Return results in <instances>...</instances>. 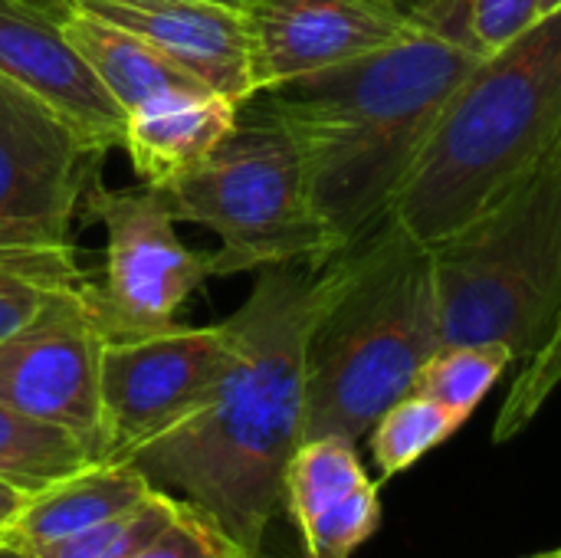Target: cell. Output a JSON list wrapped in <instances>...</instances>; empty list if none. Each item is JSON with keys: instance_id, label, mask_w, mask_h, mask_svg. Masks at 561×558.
Masks as SVG:
<instances>
[{"instance_id": "cell-18", "label": "cell", "mask_w": 561, "mask_h": 558, "mask_svg": "<svg viewBox=\"0 0 561 558\" xmlns=\"http://www.w3.org/2000/svg\"><path fill=\"white\" fill-rule=\"evenodd\" d=\"M89 464H99V457L72 431L0 401V480L33 497Z\"/></svg>"}, {"instance_id": "cell-7", "label": "cell", "mask_w": 561, "mask_h": 558, "mask_svg": "<svg viewBox=\"0 0 561 558\" xmlns=\"http://www.w3.org/2000/svg\"><path fill=\"white\" fill-rule=\"evenodd\" d=\"M82 214L105 230V280L82 283L105 342L178 326L181 306L214 280V253L191 250L178 237V217L158 187L108 191L95 181Z\"/></svg>"}, {"instance_id": "cell-22", "label": "cell", "mask_w": 561, "mask_h": 558, "mask_svg": "<svg viewBox=\"0 0 561 558\" xmlns=\"http://www.w3.org/2000/svg\"><path fill=\"white\" fill-rule=\"evenodd\" d=\"M561 385V312L549 332V339L539 345V352L523 362V372L516 375L506 405L500 411L496 421V441H510L513 434H519L536 414L539 408L552 398V391Z\"/></svg>"}, {"instance_id": "cell-28", "label": "cell", "mask_w": 561, "mask_h": 558, "mask_svg": "<svg viewBox=\"0 0 561 558\" xmlns=\"http://www.w3.org/2000/svg\"><path fill=\"white\" fill-rule=\"evenodd\" d=\"M26 500H30V493H26V490H16L13 483L0 480V539L10 533V526H13V523H16V516L23 513Z\"/></svg>"}, {"instance_id": "cell-6", "label": "cell", "mask_w": 561, "mask_h": 558, "mask_svg": "<svg viewBox=\"0 0 561 558\" xmlns=\"http://www.w3.org/2000/svg\"><path fill=\"white\" fill-rule=\"evenodd\" d=\"M174 217L217 234L214 276L266 266H322L342 253L319 217L302 155L283 118L256 92L224 141L168 187Z\"/></svg>"}, {"instance_id": "cell-1", "label": "cell", "mask_w": 561, "mask_h": 558, "mask_svg": "<svg viewBox=\"0 0 561 558\" xmlns=\"http://www.w3.org/2000/svg\"><path fill=\"white\" fill-rule=\"evenodd\" d=\"M329 283V263L260 270L243 306L224 319L233 358L210 401L128 457L151 487L207 513L250 558L266 556L270 526L286 513V467L306 421V345Z\"/></svg>"}, {"instance_id": "cell-3", "label": "cell", "mask_w": 561, "mask_h": 558, "mask_svg": "<svg viewBox=\"0 0 561 558\" xmlns=\"http://www.w3.org/2000/svg\"><path fill=\"white\" fill-rule=\"evenodd\" d=\"M561 141V7L483 53L414 158L391 220L434 247Z\"/></svg>"}, {"instance_id": "cell-5", "label": "cell", "mask_w": 561, "mask_h": 558, "mask_svg": "<svg viewBox=\"0 0 561 558\" xmlns=\"http://www.w3.org/2000/svg\"><path fill=\"white\" fill-rule=\"evenodd\" d=\"M444 345L529 362L561 312V141L503 197L431 247Z\"/></svg>"}, {"instance_id": "cell-2", "label": "cell", "mask_w": 561, "mask_h": 558, "mask_svg": "<svg viewBox=\"0 0 561 558\" xmlns=\"http://www.w3.org/2000/svg\"><path fill=\"white\" fill-rule=\"evenodd\" d=\"M480 56L473 0H444L394 46L260 92L296 138L312 204L342 250L391 220L414 158Z\"/></svg>"}, {"instance_id": "cell-23", "label": "cell", "mask_w": 561, "mask_h": 558, "mask_svg": "<svg viewBox=\"0 0 561 558\" xmlns=\"http://www.w3.org/2000/svg\"><path fill=\"white\" fill-rule=\"evenodd\" d=\"M0 273H16L46 286H76L85 280L72 243H56L7 227H0Z\"/></svg>"}, {"instance_id": "cell-20", "label": "cell", "mask_w": 561, "mask_h": 558, "mask_svg": "<svg viewBox=\"0 0 561 558\" xmlns=\"http://www.w3.org/2000/svg\"><path fill=\"white\" fill-rule=\"evenodd\" d=\"M510 365H516V358L506 345H444L424 362L411 391L470 421Z\"/></svg>"}, {"instance_id": "cell-32", "label": "cell", "mask_w": 561, "mask_h": 558, "mask_svg": "<svg viewBox=\"0 0 561 558\" xmlns=\"http://www.w3.org/2000/svg\"><path fill=\"white\" fill-rule=\"evenodd\" d=\"M561 7V0H539V10H542V16L546 13H552V10H559Z\"/></svg>"}, {"instance_id": "cell-30", "label": "cell", "mask_w": 561, "mask_h": 558, "mask_svg": "<svg viewBox=\"0 0 561 558\" xmlns=\"http://www.w3.org/2000/svg\"><path fill=\"white\" fill-rule=\"evenodd\" d=\"M0 558H30V553L13 543H0Z\"/></svg>"}, {"instance_id": "cell-31", "label": "cell", "mask_w": 561, "mask_h": 558, "mask_svg": "<svg viewBox=\"0 0 561 558\" xmlns=\"http://www.w3.org/2000/svg\"><path fill=\"white\" fill-rule=\"evenodd\" d=\"M66 7H72V0H62ZM128 3H161V0H128ZM210 3H227V7H247V0H210Z\"/></svg>"}, {"instance_id": "cell-24", "label": "cell", "mask_w": 561, "mask_h": 558, "mask_svg": "<svg viewBox=\"0 0 561 558\" xmlns=\"http://www.w3.org/2000/svg\"><path fill=\"white\" fill-rule=\"evenodd\" d=\"M128 558H250L207 513L184 503L178 516Z\"/></svg>"}, {"instance_id": "cell-33", "label": "cell", "mask_w": 561, "mask_h": 558, "mask_svg": "<svg viewBox=\"0 0 561 558\" xmlns=\"http://www.w3.org/2000/svg\"><path fill=\"white\" fill-rule=\"evenodd\" d=\"M536 558H561V553L556 549V553H546V556H536Z\"/></svg>"}, {"instance_id": "cell-9", "label": "cell", "mask_w": 561, "mask_h": 558, "mask_svg": "<svg viewBox=\"0 0 561 558\" xmlns=\"http://www.w3.org/2000/svg\"><path fill=\"white\" fill-rule=\"evenodd\" d=\"M82 283L53 289L43 309L0 342V401L72 431L105 460L99 391L105 335Z\"/></svg>"}, {"instance_id": "cell-34", "label": "cell", "mask_w": 561, "mask_h": 558, "mask_svg": "<svg viewBox=\"0 0 561 558\" xmlns=\"http://www.w3.org/2000/svg\"><path fill=\"white\" fill-rule=\"evenodd\" d=\"M559 553H561V549H559Z\"/></svg>"}, {"instance_id": "cell-4", "label": "cell", "mask_w": 561, "mask_h": 558, "mask_svg": "<svg viewBox=\"0 0 561 558\" xmlns=\"http://www.w3.org/2000/svg\"><path fill=\"white\" fill-rule=\"evenodd\" d=\"M329 293L306 345L302 441H365L444 349L431 247L388 220L329 260Z\"/></svg>"}, {"instance_id": "cell-16", "label": "cell", "mask_w": 561, "mask_h": 558, "mask_svg": "<svg viewBox=\"0 0 561 558\" xmlns=\"http://www.w3.org/2000/svg\"><path fill=\"white\" fill-rule=\"evenodd\" d=\"M154 487L148 477L128 460H99L85 470L33 493L0 543H13L20 549L46 546L85 533L135 503H141Z\"/></svg>"}, {"instance_id": "cell-26", "label": "cell", "mask_w": 561, "mask_h": 558, "mask_svg": "<svg viewBox=\"0 0 561 558\" xmlns=\"http://www.w3.org/2000/svg\"><path fill=\"white\" fill-rule=\"evenodd\" d=\"M59 286H46L16 273H0V342L20 332L46 303V296Z\"/></svg>"}, {"instance_id": "cell-8", "label": "cell", "mask_w": 561, "mask_h": 558, "mask_svg": "<svg viewBox=\"0 0 561 558\" xmlns=\"http://www.w3.org/2000/svg\"><path fill=\"white\" fill-rule=\"evenodd\" d=\"M233 358V335L220 326H171L102 349L105 460H128L138 447L197 414Z\"/></svg>"}, {"instance_id": "cell-15", "label": "cell", "mask_w": 561, "mask_h": 558, "mask_svg": "<svg viewBox=\"0 0 561 558\" xmlns=\"http://www.w3.org/2000/svg\"><path fill=\"white\" fill-rule=\"evenodd\" d=\"M240 105L210 89L161 92L125 112L122 148L145 187H168L233 128Z\"/></svg>"}, {"instance_id": "cell-14", "label": "cell", "mask_w": 561, "mask_h": 558, "mask_svg": "<svg viewBox=\"0 0 561 558\" xmlns=\"http://www.w3.org/2000/svg\"><path fill=\"white\" fill-rule=\"evenodd\" d=\"M0 76L23 86L95 151L122 148L125 112L66 43L56 23L0 7Z\"/></svg>"}, {"instance_id": "cell-29", "label": "cell", "mask_w": 561, "mask_h": 558, "mask_svg": "<svg viewBox=\"0 0 561 558\" xmlns=\"http://www.w3.org/2000/svg\"><path fill=\"white\" fill-rule=\"evenodd\" d=\"M385 3L398 7L401 13H408V16H414V20H424V16H431L444 0H385Z\"/></svg>"}, {"instance_id": "cell-25", "label": "cell", "mask_w": 561, "mask_h": 558, "mask_svg": "<svg viewBox=\"0 0 561 558\" xmlns=\"http://www.w3.org/2000/svg\"><path fill=\"white\" fill-rule=\"evenodd\" d=\"M539 16V0H473V33L483 53L510 43Z\"/></svg>"}, {"instance_id": "cell-27", "label": "cell", "mask_w": 561, "mask_h": 558, "mask_svg": "<svg viewBox=\"0 0 561 558\" xmlns=\"http://www.w3.org/2000/svg\"><path fill=\"white\" fill-rule=\"evenodd\" d=\"M0 7L26 13V16H36V20H46V23H56V26L69 13V7L62 0H0Z\"/></svg>"}, {"instance_id": "cell-12", "label": "cell", "mask_w": 561, "mask_h": 558, "mask_svg": "<svg viewBox=\"0 0 561 558\" xmlns=\"http://www.w3.org/2000/svg\"><path fill=\"white\" fill-rule=\"evenodd\" d=\"M99 16L145 36L158 53L204 82L210 92L243 105L256 95L253 49L243 7L210 0H72Z\"/></svg>"}, {"instance_id": "cell-17", "label": "cell", "mask_w": 561, "mask_h": 558, "mask_svg": "<svg viewBox=\"0 0 561 558\" xmlns=\"http://www.w3.org/2000/svg\"><path fill=\"white\" fill-rule=\"evenodd\" d=\"M59 30L122 112H131L161 92L207 89L164 53H158L145 36L99 16L82 3L69 7V13L59 20Z\"/></svg>"}, {"instance_id": "cell-10", "label": "cell", "mask_w": 561, "mask_h": 558, "mask_svg": "<svg viewBox=\"0 0 561 558\" xmlns=\"http://www.w3.org/2000/svg\"><path fill=\"white\" fill-rule=\"evenodd\" d=\"M102 158L53 109L0 76V227L72 243L69 227Z\"/></svg>"}, {"instance_id": "cell-11", "label": "cell", "mask_w": 561, "mask_h": 558, "mask_svg": "<svg viewBox=\"0 0 561 558\" xmlns=\"http://www.w3.org/2000/svg\"><path fill=\"white\" fill-rule=\"evenodd\" d=\"M256 92L355 62L421 26L385 0H247Z\"/></svg>"}, {"instance_id": "cell-21", "label": "cell", "mask_w": 561, "mask_h": 558, "mask_svg": "<svg viewBox=\"0 0 561 558\" xmlns=\"http://www.w3.org/2000/svg\"><path fill=\"white\" fill-rule=\"evenodd\" d=\"M181 506H184V500L154 487L131 510H125L85 533H76L59 543L33 546L26 553L30 558H128L135 556L145 543H151L178 516Z\"/></svg>"}, {"instance_id": "cell-13", "label": "cell", "mask_w": 561, "mask_h": 558, "mask_svg": "<svg viewBox=\"0 0 561 558\" xmlns=\"http://www.w3.org/2000/svg\"><path fill=\"white\" fill-rule=\"evenodd\" d=\"M355 447L342 437H312L296 447L286 467L283 510L299 529V558H352L378 533V487Z\"/></svg>"}, {"instance_id": "cell-19", "label": "cell", "mask_w": 561, "mask_h": 558, "mask_svg": "<svg viewBox=\"0 0 561 558\" xmlns=\"http://www.w3.org/2000/svg\"><path fill=\"white\" fill-rule=\"evenodd\" d=\"M463 424L467 421L444 405L408 391L375 421V428L368 431V447L381 477H394L411 470L434 447L447 444Z\"/></svg>"}]
</instances>
